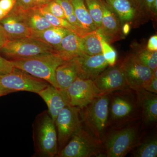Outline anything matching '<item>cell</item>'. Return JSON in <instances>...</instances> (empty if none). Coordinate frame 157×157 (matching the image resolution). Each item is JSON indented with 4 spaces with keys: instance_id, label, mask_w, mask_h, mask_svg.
<instances>
[{
    "instance_id": "cell-1",
    "label": "cell",
    "mask_w": 157,
    "mask_h": 157,
    "mask_svg": "<svg viewBox=\"0 0 157 157\" xmlns=\"http://www.w3.org/2000/svg\"><path fill=\"white\" fill-rule=\"evenodd\" d=\"M109 96V119L116 128L135 122L141 116L138 92L130 88L110 93Z\"/></svg>"
},
{
    "instance_id": "cell-2",
    "label": "cell",
    "mask_w": 157,
    "mask_h": 157,
    "mask_svg": "<svg viewBox=\"0 0 157 157\" xmlns=\"http://www.w3.org/2000/svg\"><path fill=\"white\" fill-rule=\"evenodd\" d=\"M35 153L42 157H56L59 151L55 122L48 110L39 114L33 125Z\"/></svg>"
},
{
    "instance_id": "cell-3",
    "label": "cell",
    "mask_w": 157,
    "mask_h": 157,
    "mask_svg": "<svg viewBox=\"0 0 157 157\" xmlns=\"http://www.w3.org/2000/svg\"><path fill=\"white\" fill-rule=\"evenodd\" d=\"M11 61L14 68L43 79L59 89L56 80V70L65 61L57 52Z\"/></svg>"
},
{
    "instance_id": "cell-4",
    "label": "cell",
    "mask_w": 157,
    "mask_h": 157,
    "mask_svg": "<svg viewBox=\"0 0 157 157\" xmlns=\"http://www.w3.org/2000/svg\"><path fill=\"white\" fill-rule=\"evenodd\" d=\"M109 103L108 94H101L82 109V121L86 130L101 144L109 126Z\"/></svg>"
},
{
    "instance_id": "cell-5",
    "label": "cell",
    "mask_w": 157,
    "mask_h": 157,
    "mask_svg": "<svg viewBox=\"0 0 157 157\" xmlns=\"http://www.w3.org/2000/svg\"><path fill=\"white\" fill-rule=\"evenodd\" d=\"M138 124L134 122L109 133L104 141L106 156L125 157L136 147L139 143Z\"/></svg>"
},
{
    "instance_id": "cell-6",
    "label": "cell",
    "mask_w": 157,
    "mask_h": 157,
    "mask_svg": "<svg viewBox=\"0 0 157 157\" xmlns=\"http://www.w3.org/2000/svg\"><path fill=\"white\" fill-rule=\"evenodd\" d=\"M0 52L10 60L57 52L52 46L32 37L8 40L0 49Z\"/></svg>"
},
{
    "instance_id": "cell-7",
    "label": "cell",
    "mask_w": 157,
    "mask_h": 157,
    "mask_svg": "<svg viewBox=\"0 0 157 157\" xmlns=\"http://www.w3.org/2000/svg\"><path fill=\"white\" fill-rule=\"evenodd\" d=\"M101 143L82 127L58 151L56 157H103Z\"/></svg>"
},
{
    "instance_id": "cell-8",
    "label": "cell",
    "mask_w": 157,
    "mask_h": 157,
    "mask_svg": "<svg viewBox=\"0 0 157 157\" xmlns=\"http://www.w3.org/2000/svg\"><path fill=\"white\" fill-rule=\"evenodd\" d=\"M49 84L43 79L15 68L11 73L0 76V88L8 94L18 91L38 94Z\"/></svg>"
},
{
    "instance_id": "cell-9",
    "label": "cell",
    "mask_w": 157,
    "mask_h": 157,
    "mask_svg": "<svg viewBox=\"0 0 157 157\" xmlns=\"http://www.w3.org/2000/svg\"><path fill=\"white\" fill-rule=\"evenodd\" d=\"M118 63L128 86L136 91L144 89L153 77L154 71L139 63L131 53Z\"/></svg>"
},
{
    "instance_id": "cell-10",
    "label": "cell",
    "mask_w": 157,
    "mask_h": 157,
    "mask_svg": "<svg viewBox=\"0 0 157 157\" xmlns=\"http://www.w3.org/2000/svg\"><path fill=\"white\" fill-rule=\"evenodd\" d=\"M80 110L78 107L67 105L58 114L55 124L57 134L59 151L82 127L80 118Z\"/></svg>"
},
{
    "instance_id": "cell-11",
    "label": "cell",
    "mask_w": 157,
    "mask_h": 157,
    "mask_svg": "<svg viewBox=\"0 0 157 157\" xmlns=\"http://www.w3.org/2000/svg\"><path fill=\"white\" fill-rule=\"evenodd\" d=\"M62 92L69 105L81 109L101 95L93 80L78 77L65 91Z\"/></svg>"
},
{
    "instance_id": "cell-12",
    "label": "cell",
    "mask_w": 157,
    "mask_h": 157,
    "mask_svg": "<svg viewBox=\"0 0 157 157\" xmlns=\"http://www.w3.org/2000/svg\"><path fill=\"white\" fill-rule=\"evenodd\" d=\"M93 81L101 94H109L129 88L118 63L112 67L108 66Z\"/></svg>"
},
{
    "instance_id": "cell-13",
    "label": "cell",
    "mask_w": 157,
    "mask_h": 157,
    "mask_svg": "<svg viewBox=\"0 0 157 157\" xmlns=\"http://www.w3.org/2000/svg\"><path fill=\"white\" fill-rule=\"evenodd\" d=\"M78 70V78L94 80L109 66L102 54L90 56L82 54L74 58Z\"/></svg>"
},
{
    "instance_id": "cell-14",
    "label": "cell",
    "mask_w": 157,
    "mask_h": 157,
    "mask_svg": "<svg viewBox=\"0 0 157 157\" xmlns=\"http://www.w3.org/2000/svg\"><path fill=\"white\" fill-rule=\"evenodd\" d=\"M103 17L100 28L98 32L107 42L112 43L122 38V27L119 18L110 6L102 0Z\"/></svg>"
},
{
    "instance_id": "cell-15",
    "label": "cell",
    "mask_w": 157,
    "mask_h": 157,
    "mask_svg": "<svg viewBox=\"0 0 157 157\" xmlns=\"http://www.w3.org/2000/svg\"><path fill=\"white\" fill-rule=\"evenodd\" d=\"M0 25L9 40L31 37L33 31L29 28L12 11L0 21Z\"/></svg>"
},
{
    "instance_id": "cell-16",
    "label": "cell",
    "mask_w": 157,
    "mask_h": 157,
    "mask_svg": "<svg viewBox=\"0 0 157 157\" xmlns=\"http://www.w3.org/2000/svg\"><path fill=\"white\" fill-rule=\"evenodd\" d=\"M117 14L122 23H129L137 27L142 23L135 7L130 0H104Z\"/></svg>"
},
{
    "instance_id": "cell-17",
    "label": "cell",
    "mask_w": 157,
    "mask_h": 157,
    "mask_svg": "<svg viewBox=\"0 0 157 157\" xmlns=\"http://www.w3.org/2000/svg\"><path fill=\"white\" fill-rule=\"evenodd\" d=\"M38 94L47 104L48 112L54 122L60 111L69 105L61 91L50 84L39 92Z\"/></svg>"
},
{
    "instance_id": "cell-18",
    "label": "cell",
    "mask_w": 157,
    "mask_h": 157,
    "mask_svg": "<svg viewBox=\"0 0 157 157\" xmlns=\"http://www.w3.org/2000/svg\"><path fill=\"white\" fill-rule=\"evenodd\" d=\"M11 11L15 13L22 22L33 32H40L52 26L38 8L23 10L13 8Z\"/></svg>"
},
{
    "instance_id": "cell-19",
    "label": "cell",
    "mask_w": 157,
    "mask_h": 157,
    "mask_svg": "<svg viewBox=\"0 0 157 157\" xmlns=\"http://www.w3.org/2000/svg\"><path fill=\"white\" fill-rule=\"evenodd\" d=\"M78 77V70L75 59L65 61L56 68V80L59 89L65 91Z\"/></svg>"
},
{
    "instance_id": "cell-20",
    "label": "cell",
    "mask_w": 157,
    "mask_h": 157,
    "mask_svg": "<svg viewBox=\"0 0 157 157\" xmlns=\"http://www.w3.org/2000/svg\"><path fill=\"white\" fill-rule=\"evenodd\" d=\"M81 37L71 31L62 39L57 53L64 61H69L82 54Z\"/></svg>"
},
{
    "instance_id": "cell-21",
    "label": "cell",
    "mask_w": 157,
    "mask_h": 157,
    "mask_svg": "<svg viewBox=\"0 0 157 157\" xmlns=\"http://www.w3.org/2000/svg\"><path fill=\"white\" fill-rule=\"evenodd\" d=\"M141 116L147 124L155 123L157 121V94L143 89L138 91Z\"/></svg>"
},
{
    "instance_id": "cell-22",
    "label": "cell",
    "mask_w": 157,
    "mask_h": 157,
    "mask_svg": "<svg viewBox=\"0 0 157 157\" xmlns=\"http://www.w3.org/2000/svg\"><path fill=\"white\" fill-rule=\"evenodd\" d=\"M70 31L63 28L52 26L40 32H33L31 37L43 41L56 51L62 39Z\"/></svg>"
},
{
    "instance_id": "cell-23",
    "label": "cell",
    "mask_w": 157,
    "mask_h": 157,
    "mask_svg": "<svg viewBox=\"0 0 157 157\" xmlns=\"http://www.w3.org/2000/svg\"><path fill=\"white\" fill-rule=\"evenodd\" d=\"M131 48V53L139 63L153 71L157 69V51H150L147 49L146 46L136 42L132 43Z\"/></svg>"
},
{
    "instance_id": "cell-24",
    "label": "cell",
    "mask_w": 157,
    "mask_h": 157,
    "mask_svg": "<svg viewBox=\"0 0 157 157\" xmlns=\"http://www.w3.org/2000/svg\"><path fill=\"white\" fill-rule=\"evenodd\" d=\"M76 18L85 30L90 33L98 29L89 13L84 0H70Z\"/></svg>"
},
{
    "instance_id": "cell-25",
    "label": "cell",
    "mask_w": 157,
    "mask_h": 157,
    "mask_svg": "<svg viewBox=\"0 0 157 157\" xmlns=\"http://www.w3.org/2000/svg\"><path fill=\"white\" fill-rule=\"evenodd\" d=\"M102 38L103 36L98 30L90 32L81 37L82 53L90 56L102 54L101 42Z\"/></svg>"
},
{
    "instance_id": "cell-26",
    "label": "cell",
    "mask_w": 157,
    "mask_h": 157,
    "mask_svg": "<svg viewBox=\"0 0 157 157\" xmlns=\"http://www.w3.org/2000/svg\"><path fill=\"white\" fill-rule=\"evenodd\" d=\"M38 9H39V11L42 15L45 17L48 22L52 26L58 27L67 29L68 30L73 32L81 37L84 36L85 35L87 34L86 32L76 28L75 26L71 24L67 19L56 17L50 12H48L44 7H41Z\"/></svg>"
},
{
    "instance_id": "cell-27",
    "label": "cell",
    "mask_w": 157,
    "mask_h": 157,
    "mask_svg": "<svg viewBox=\"0 0 157 157\" xmlns=\"http://www.w3.org/2000/svg\"><path fill=\"white\" fill-rule=\"evenodd\" d=\"M133 153L135 157H156L157 156V140L153 137L139 143Z\"/></svg>"
},
{
    "instance_id": "cell-28",
    "label": "cell",
    "mask_w": 157,
    "mask_h": 157,
    "mask_svg": "<svg viewBox=\"0 0 157 157\" xmlns=\"http://www.w3.org/2000/svg\"><path fill=\"white\" fill-rule=\"evenodd\" d=\"M135 7L142 23L149 19H155L152 12V6L155 0H130Z\"/></svg>"
},
{
    "instance_id": "cell-29",
    "label": "cell",
    "mask_w": 157,
    "mask_h": 157,
    "mask_svg": "<svg viewBox=\"0 0 157 157\" xmlns=\"http://www.w3.org/2000/svg\"><path fill=\"white\" fill-rule=\"evenodd\" d=\"M86 6L98 30L101 27L103 14L102 0H84Z\"/></svg>"
},
{
    "instance_id": "cell-30",
    "label": "cell",
    "mask_w": 157,
    "mask_h": 157,
    "mask_svg": "<svg viewBox=\"0 0 157 157\" xmlns=\"http://www.w3.org/2000/svg\"><path fill=\"white\" fill-rule=\"evenodd\" d=\"M61 6L64 12L66 19L72 25L78 29L87 33L82 27L80 23L76 18L74 9L70 0H55Z\"/></svg>"
},
{
    "instance_id": "cell-31",
    "label": "cell",
    "mask_w": 157,
    "mask_h": 157,
    "mask_svg": "<svg viewBox=\"0 0 157 157\" xmlns=\"http://www.w3.org/2000/svg\"><path fill=\"white\" fill-rule=\"evenodd\" d=\"M102 53L109 66L112 67L116 64L117 53L103 37L101 39Z\"/></svg>"
},
{
    "instance_id": "cell-32",
    "label": "cell",
    "mask_w": 157,
    "mask_h": 157,
    "mask_svg": "<svg viewBox=\"0 0 157 157\" xmlns=\"http://www.w3.org/2000/svg\"><path fill=\"white\" fill-rule=\"evenodd\" d=\"M42 7H44L48 12L56 17L66 19L64 12L63 8L55 0H52L45 6Z\"/></svg>"
},
{
    "instance_id": "cell-33",
    "label": "cell",
    "mask_w": 157,
    "mask_h": 157,
    "mask_svg": "<svg viewBox=\"0 0 157 157\" xmlns=\"http://www.w3.org/2000/svg\"><path fill=\"white\" fill-rule=\"evenodd\" d=\"M12 62L0 56V76L11 73L14 70Z\"/></svg>"
},
{
    "instance_id": "cell-34",
    "label": "cell",
    "mask_w": 157,
    "mask_h": 157,
    "mask_svg": "<svg viewBox=\"0 0 157 157\" xmlns=\"http://www.w3.org/2000/svg\"><path fill=\"white\" fill-rule=\"evenodd\" d=\"M14 8L23 10L35 8L34 0H15Z\"/></svg>"
},
{
    "instance_id": "cell-35",
    "label": "cell",
    "mask_w": 157,
    "mask_h": 157,
    "mask_svg": "<svg viewBox=\"0 0 157 157\" xmlns=\"http://www.w3.org/2000/svg\"><path fill=\"white\" fill-rule=\"evenodd\" d=\"M15 4V0H0V7L6 14L14 8Z\"/></svg>"
},
{
    "instance_id": "cell-36",
    "label": "cell",
    "mask_w": 157,
    "mask_h": 157,
    "mask_svg": "<svg viewBox=\"0 0 157 157\" xmlns=\"http://www.w3.org/2000/svg\"><path fill=\"white\" fill-rule=\"evenodd\" d=\"M146 48L150 51H157V36H152L149 39Z\"/></svg>"
},
{
    "instance_id": "cell-37",
    "label": "cell",
    "mask_w": 157,
    "mask_h": 157,
    "mask_svg": "<svg viewBox=\"0 0 157 157\" xmlns=\"http://www.w3.org/2000/svg\"><path fill=\"white\" fill-rule=\"evenodd\" d=\"M144 90L149 92L157 94V77L153 76L151 81L144 88Z\"/></svg>"
},
{
    "instance_id": "cell-38",
    "label": "cell",
    "mask_w": 157,
    "mask_h": 157,
    "mask_svg": "<svg viewBox=\"0 0 157 157\" xmlns=\"http://www.w3.org/2000/svg\"><path fill=\"white\" fill-rule=\"evenodd\" d=\"M8 40L9 39L7 38L6 33L0 25V49L2 48Z\"/></svg>"
},
{
    "instance_id": "cell-39",
    "label": "cell",
    "mask_w": 157,
    "mask_h": 157,
    "mask_svg": "<svg viewBox=\"0 0 157 157\" xmlns=\"http://www.w3.org/2000/svg\"><path fill=\"white\" fill-rule=\"evenodd\" d=\"M52 0H34L35 8H39L48 4Z\"/></svg>"
},
{
    "instance_id": "cell-40",
    "label": "cell",
    "mask_w": 157,
    "mask_h": 157,
    "mask_svg": "<svg viewBox=\"0 0 157 157\" xmlns=\"http://www.w3.org/2000/svg\"><path fill=\"white\" fill-rule=\"evenodd\" d=\"M131 25L129 23H124L122 27V33L124 36H126L128 35L131 31Z\"/></svg>"
},
{
    "instance_id": "cell-41",
    "label": "cell",
    "mask_w": 157,
    "mask_h": 157,
    "mask_svg": "<svg viewBox=\"0 0 157 157\" xmlns=\"http://www.w3.org/2000/svg\"><path fill=\"white\" fill-rule=\"evenodd\" d=\"M6 15H7V14L4 12V11L2 10V9L0 7V21L4 18Z\"/></svg>"
},
{
    "instance_id": "cell-42",
    "label": "cell",
    "mask_w": 157,
    "mask_h": 157,
    "mask_svg": "<svg viewBox=\"0 0 157 157\" xmlns=\"http://www.w3.org/2000/svg\"><path fill=\"white\" fill-rule=\"evenodd\" d=\"M8 94V93L6 92V91H4V90H2V89L0 88V97L6 95Z\"/></svg>"
}]
</instances>
